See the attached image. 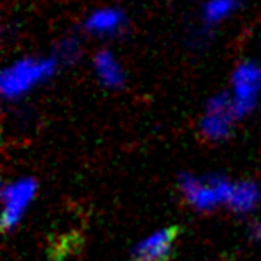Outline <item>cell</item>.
I'll return each instance as SVG.
<instances>
[{
    "label": "cell",
    "mask_w": 261,
    "mask_h": 261,
    "mask_svg": "<svg viewBox=\"0 0 261 261\" xmlns=\"http://www.w3.org/2000/svg\"><path fill=\"white\" fill-rule=\"evenodd\" d=\"M127 25V15L120 8H98L93 9L84 20V31L98 38H108L120 34Z\"/></svg>",
    "instance_id": "obj_1"
},
{
    "label": "cell",
    "mask_w": 261,
    "mask_h": 261,
    "mask_svg": "<svg viewBox=\"0 0 261 261\" xmlns=\"http://www.w3.org/2000/svg\"><path fill=\"white\" fill-rule=\"evenodd\" d=\"M48 72H52V61H20L6 72L4 84L8 90H20L41 79Z\"/></svg>",
    "instance_id": "obj_2"
},
{
    "label": "cell",
    "mask_w": 261,
    "mask_h": 261,
    "mask_svg": "<svg viewBox=\"0 0 261 261\" xmlns=\"http://www.w3.org/2000/svg\"><path fill=\"white\" fill-rule=\"evenodd\" d=\"M240 8H242L240 0H206L202 11H200L204 27L211 29V27L225 22L227 18L234 16Z\"/></svg>",
    "instance_id": "obj_3"
},
{
    "label": "cell",
    "mask_w": 261,
    "mask_h": 261,
    "mask_svg": "<svg viewBox=\"0 0 261 261\" xmlns=\"http://www.w3.org/2000/svg\"><path fill=\"white\" fill-rule=\"evenodd\" d=\"M175 236V229H168L160 234L152 236L140 247L136 254V261H165L168 257L172 247V240Z\"/></svg>",
    "instance_id": "obj_4"
},
{
    "label": "cell",
    "mask_w": 261,
    "mask_h": 261,
    "mask_svg": "<svg viewBox=\"0 0 261 261\" xmlns=\"http://www.w3.org/2000/svg\"><path fill=\"white\" fill-rule=\"evenodd\" d=\"M95 66H97V72L100 73L102 79L109 84L118 83L120 77H122L115 58H113L109 52H100V54L97 56V59H95Z\"/></svg>",
    "instance_id": "obj_5"
}]
</instances>
